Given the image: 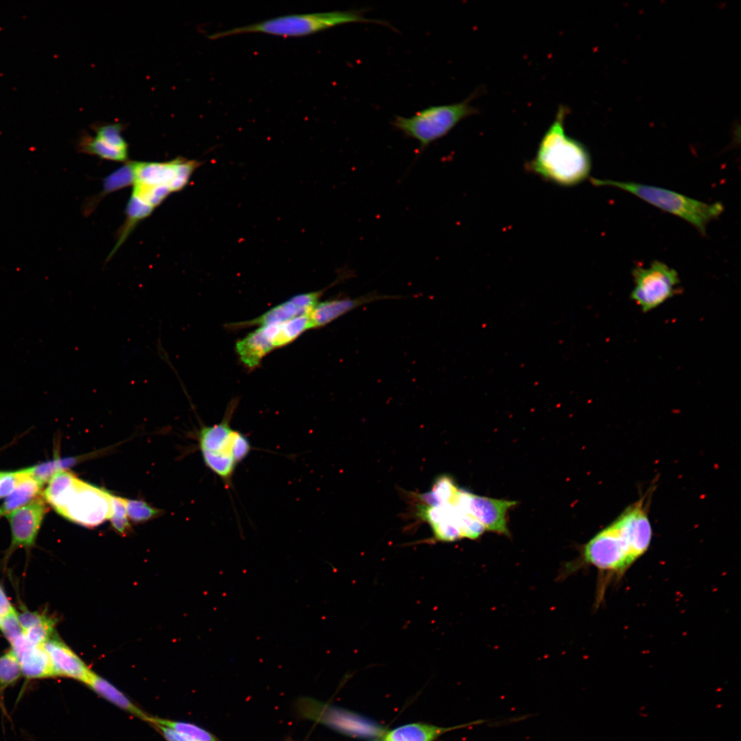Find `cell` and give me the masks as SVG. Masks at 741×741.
Instances as JSON below:
<instances>
[{
  "label": "cell",
  "mask_w": 741,
  "mask_h": 741,
  "mask_svg": "<svg viewBox=\"0 0 741 741\" xmlns=\"http://www.w3.org/2000/svg\"><path fill=\"white\" fill-rule=\"evenodd\" d=\"M649 501L646 493L596 534L583 545L578 560L566 566L565 574L592 566L607 578H620L650 547L652 530Z\"/></svg>",
  "instance_id": "cell-1"
},
{
  "label": "cell",
  "mask_w": 741,
  "mask_h": 741,
  "mask_svg": "<svg viewBox=\"0 0 741 741\" xmlns=\"http://www.w3.org/2000/svg\"><path fill=\"white\" fill-rule=\"evenodd\" d=\"M569 109L559 106L553 122L542 137L535 156L526 165L544 180L565 187L576 185L589 176L591 161L587 148L565 132Z\"/></svg>",
  "instance_id": "cell-2"
},
{
  "label": "cell",
  "mask_w": 741,
  "mask_h": 741,
  "mask_svg": "<svg viewBox=\"0 0 741 741\" xmlns=\"http://www.w3.org/2000/svg\"><path fill=\"white\" fill-rule=\"evenodd\" d=\"M113 494L84 482L67 470L55 474L43 492V498L67 519L93 528L109 519Z\"/></svg>",
  "instance_id": "cell-3"
},
{
  "label": "cell",
  "mask_w": 741,
  "mask_h": 741,
  "mask_svg": "<svg viewBox=\"0 0 741 741\" xmlns=\"http://www.w3.org/2000/svg\"><path fill=\"white\" fill-rule=\"evenodd\" d=\"M236 404L231 403L222 420L198 432L199 447L205 465L224 484L232 485L236 469L252 449L248 436L231 426Z\"/></svg>",
  "instance_id": "cell-4"
},
{
  "label": "cell",
  "mask_w": 741,
  "mask_h": 741,
  "mask_svg": "<svg viewBox=\"0 0 741 741\" xmlns=\"http://www.w3.org/2000/svg\"><path fill=\"white\" fill-rule=\"evenodd\" d=\"M596 186L611 187L628 192L644 202L692 225L705 235L707 226L723 212L720 202L707 203L676 191L649 185L609 179L591 178Z\"/></svg>",
  "instance_id": "cell-5"
},
{
  "label": "cell",
  "mask_w": 741,
  "mask_h": 741,
  "mask_svg": "<svg viewBox=\"0 0 741 741\" xmlns=\"http://www.w3.org/2000/svg\"><path fill=\"white\" fill-rule=\"evenodd\" d=\"M362 23L389 25L381 20L366 18L364 10H349L281 16L263 21L222 31L210 36L222 38L246 33H263L283 37L308 36L338 25Z\"/></svg>",
  "instance_id": "cell-6"
},
{
  "label": "cell",
  "mask_w": 741,
  "mask_h": 741,
  "mask_svg": "<svg viewBox=\"0 0 741 741\" xmlns=\"http://www.w3.org/2000/svg\"><path fill=\"white\" fill-rule=\"evenodd\" d=\"M478 94V91L474 92L460 102L427 107L411 117L396 116L392 126L405 137L417 141L423 150L447 135L462 120L478 113L471 104Z\"/></svg>",
  "instance_id": "cell-7"
},
{
  "label": "cell",
  "mask_w": 741,
  "mask_h": 741,
  "mask_svg": "<svg viewBox=\"0 0 741 741\" xmlns=\"http://www.w3.org/2000/svg\"><path fill=\"white\" fill-rule=\"evenodd\" d=\"M632 276L634 287L631 298L644 313L659 307L681 291L677 272L660 261H654L648 267H635Z\"/></svg>",
  "instance_id": "cell-8"
},
{
  "label": "cell",
  "mask_w": 741,
  "mask_h": 741,
  "mask_svg": "<svg viewBox=\"0 0 741 741\" xmlns=\"http://www.w3.org/2000/svg\"><path fill=\"white\" fill-rule=\"evenodd\" d=\"M452 504L474 517L486 530L509 535L507 513L516 502L477 495L458 489Z\"/></svg>",
  "instance_id": "cell-9"
},
{
  "label": "cell",
  "mask_w": 741,
  "mask_h": 741,
  "mask_svg": "<svg viewBox=\"0 0 741 741\" xmlns=\"http://www.w3.org/2000/svg\"><path fill=\"white\" fill-rule=\"evenodd\" d=\"M47 511L45 500L43 497H38L5 515L10 526L12 545L24 548L32 546Z\"/></svg>",
  "instance_id": "cell-10"
},
{
  "label": "cell",
  "mask_w": 741,
  "mask_h": 741,
  "mask_svg": "<svg viewBox=\"0 0 741 741\" xmlns=\"http://www.w3.org/2000/svg\"><path fill=\"white\" fill-rule=\"evenodd\" d=\"M43 646L50 657L55 676H64L87 683L93 672L64 643L52 637Z\"/></svg>",
  "instance_id": "cell-11"
},
{
  "label": "cell",
  "mask_w": 741,
  "mask_h": 741,
  "mask_svg": "<svg viewBox=\"0 0 741 741\" xmlns=\"http://www.w3.org/2000/svg\"><path fill=\"white\" fill-rule=\"evenodd\" d=\"M11 645L25 677L38 679L55 676L50 657L43 646L32 644L24 635Z\"/></svg>",
  "instance_id": "cell-12"
},
{
  "label": "cell",
  "mask_w": 741,
  "mask_h": 741,
  "mask_svg": "<svg viewBox=\"0 0 741 741\" xmlns=\"http://www.w3.org/2000/svg\"><path fill=\"white\" fill-rule=\"evenodd\" d=\"M391 298L396 297L371 293L357 298L346 297L318 302L308 314L311 329L323 327L368 303Z\"/></svg>",
  "instance_id": "cell-13"
},
{
  "label": "cell",
  "mask_w": 741,
  "mask_h": 741,
  "mask_svg": "<svg viewBox=\"0 0 741 741\" xmlns=\"http://www.w3.org/2000/svg\"><path fill=\"white\" fill-rule=\"evenodd\" d=\"M279 325L261 326L236 343L235 349L241 361L248 368L259 365L262 358L274 347V339Z\"/></svg>",
  "instance_id": "cell-14"
},
{
  "label": "cell",
  "mask_w": 741,
  "mask_h": 741,
  "mask_svg": "<svg viewBox=\"0 0 741 741\" xmlns=\"http://www.w3.org/2000/svg\"><path fill=\"white\" fill-rule=\"evenodd\" d=\"M309 311L310 309L303 296L298 294L272 307L258 318L232 325L240 328L255 325L261 327L279 325L295 317L308 314Z\"/></svg>",
  "instance_id": "cell-15"
},
{
  "label": "cell",
  "mask_w": 741,
  "mask_h": 741,
  "mask_svg": "<svg viewBox=\"0 0 741 741\" xmlns=\"http://www.w3.org/2000/svg\"><path fill=\"white\" fill-rule=\"evenodd\" d=\"M487 721V720L479 719L448 728L419 723L408 724L389 731L384 740L385 741H434L441 734L451 730L481 725Z\"/></svg>",
  "instance_id": "cell-16"
},
{
  "label": "cell",
  "mask_w": 741,
  "mask_h": 741,
  "mask_svg": "<svg viewBox=\"0 0 741 741\" xmlns=\"http://www.w3.org/2000/svg\"><path fill=\"white\" fill-rule=\"evenodd\" d=\"M176 173V158L163 163L134 161V183L165 185L170 189Z\"/></svg>",
  "instance_id": "cell-17"
},
{
  "label": "cell",
  "mask_w": 741,
  "mask_h": 741,
  "mask_svg": "<svg viewBox=\"0 0 741 741\" xmlns=\"http://www.w3.org/2000/svg\"><path fill=\"white\" fill-rule=\"evenodd\" d=\"M134 180V161H128L104 179L103 187L100 193L89 198L84 203V214L90 215L106 196L133 185Z\"/></svg>",
  "instance_id": "cell-18"
},
{
  "label": "cell",
  "mask_w": 741,
  "mask_h": 741,
  "mask_svg": "<svg viewBox=\"0 0 741 741\" xmlns=\"http://www.w3.org/2000/svg\"><path fill=\"white\" fill-rule=\"evenodd\" d=\"M430 525L434 537L440 541L451 542L461 539L457 512L451 503L439 505L433 511Z\"/></svg>",
  "instance_id": "cell-19"
},
{
  "label": "cell",
  "mask_w": 741,
  "mask_h": 741,
  "mask_svg": "<svg viewBox=\"0 0 741 741\" xmlns=\"http://www.w3.org/2000/svg\"><path fill=\"white\" fill-rule=\"evenodd\" d=\"M154 209L153 207L137 196L131 194L126 208V220L117 232L116 244L110 252L107 260L112 258L136 225L151 215Z\"/></svg>",
  "instance_id": "cell-20"
},
{
  "label": "cell",
  "mask_w": 741,
  "mask_h": 741,
  "mask_svg": "<svg viewBox=\"0 0 741 741\" xmlns=\"http://www.w3.org/2000/svg\"><path fill=\"white\" fill-rule=\"evenodd\" d=\"M86 685L102 697L132 714L145 720L150 717L117 687L95 673L92 672Z\"/></svg>",
  "instance_id": "cell-21"
},
{
  "label": "cell",
  "mask_w": 741,
  "mask_h": 741,
  "mask_svg": "<svg viewBox=\"0 0 741 741\" xmlns=\"http://www.w3.org/2000/svg\"><path fill=\"white\" fill-rule=\"evenodd\" d=\"M23 469L25 471L24 477L14 490L5 497L1 507L5 515L27 504L38 497L41 492L43 485L34 479L25 469Z\"/></svg>",
  "instance_id": "cell-22"
},
{
  "label": "cell",
  "mask_w": 741,
  "mask_h": 741,
  "mask_svg": "<svg viewBox=\"0 0 741 741\" xmlns=\"http://www.w3.org/2000/svg\"><path fill=\"white\" fill-rule=\"evenodd\" d=\"M78 149L80 152L97 156L102 159L117 162L128 161V150L113 148L86 132L82 133L80 137Z\"/></svg>",
  "instance_id": "cell-23"
},
{
  "label": "cell",
  "mask_w": 741,
  "mask_h": 741,
  "mask_svg": "<svg viewBox=\"0 0 741 741\" xmlns=\"http://www.w3.org/2000/svg\"><path fill=\"white\" fill-rule=\"evenodd\" d=\"M458 490V488L451 478L443 475L436 479L430 491L423 493L419 497L425 505L434 506L451 503Z\"/></svg>",
  "instance_id": "cell-24"
},
{
  "label": "cell",
  "mask_w": 741,
  "mask_h": 741,
  "mask_svg": "<svg viewBox=\"0 0 741 741\" xmlns=\"http://www.w3.org/2000/svg\"><path fill=\"white\" fill-rule=\"evenodd\" d=\"M81 460L82 459H80V457L56 458L29 468H25V469L34 479L42 485H44V484L48 483L55 474L60 471L67 470Z\"/></svg>",
  "instance_id": "cell-25"
},
{
  "label": "cell",
  "mask_w": 741,
  "mask_h": 741,
  "mask_svg": "<svg viewBox=\"0 0 741 741\" xmlns=\"http://www.w3.org/2000/svg\"><path fill=\"white\" fill-rule=\"evenodd\" d=\"M311 329L308 315H303L288 320L279 325L274 339V347L285 346L294 340L305 330Z\"/></svg>",
  "instance_id": "cell-26"
},
{
  "label": "cell",
  "mask_w": 741,
  "mask_h": 741,
  "mask_svg": "<svg viewBox=\"0 0 741 741\" xmlns=\"http://www.w3.org/2000/svg\"><path fill=\"white\" fill-rule=\"evenodd\" d=\"M147 721L155 725H161L173 729L192 741H215V738L209 732L190 723L168 720L150 716Z\"/></svg>",
  "instance_id": "cell-27"
},
{
  "label": "cell",
  "mask_w": 741,
  "mask_h": 741,
  "mask_svg": "<svg viewBox=\"0 0 741 741\" xmlns=\"http://www.w3.org/2000/svg\"><path fill=\"white\" fill-rule=\"evenodd\" d=\"M92 129L96 137L107 145L123 150H128V145L121 136L124 126L121 124H104L94 125Z\"/></svg>",
  "instance_id": "cell-28"
},
{
  "label": "cell",
  "mask_w": 741,
  "mask_h": 741,
  "mask_svg": "<svg viewBox=\"0 0 741 741\" xmlns=\"http://www.w3.org/2000/svg\"><path fill=\"white\" fill-rule=\"evenodd\" d=\"M171 193L170 189L165 185L134 183L132 194L155 208L161 204Z\"/></svg>",
  "instance_id": "cell-29"
},
{
  "label": "cell",
  "mask_w": 741,
  "mask_h": 741,
  "mask_svg": "<svg viewBox=\"0 0 741 741\" xmlns=\"http://www.w3.org/2000/svg\"><path fill=\"white\" fill-rule=\"evenodd\" d=\"M202 164V162L197 160L177 157L176 178L170 186L172 193L180 191L185 187L193 172Z\"/></svg>",
  "instance_id": "cell-30"
},
{
  "label": "cell",
  "mask_w": 741,
  "mask_h": 741,
  "mask_svg": "<svg viewBox=\"0 0 741 741\" xmlns=\"http://www.w3.org/2000/svg\"><path fill=\"white\" fill-rule=\"evenodd\" d=\"M21 674L19 661L12 650L0 657V687L14 683Z\"/></svg>",
  "instance_id": "cell-31"
},
{
  "label": "cell",
  "mask_w": 741,
  "mask_h": 741,
  "mask_svg": "<svg viewBox=\"0 0 741 741\" xmlns=\"http://www.w3.org/2000/svg\"><path fill=\"white\" fill-rule=\"evenodd\" d=\"M126 513L129 519L135 523L148 521L160 514V510L144 501L124 498Z\"/></svg>",
  "instance_id": "cell-32"
},
{
  "label": "cell",
  "mask_w": 741,
  "mask_h": 741,
  "mask_svg": "<svg viewBox=\"0 0 741 741\" xmlns=\"http://www.w3.org/2000/svg\"><path fill=\"white\" fill-rule=\"evenodd\" d=\"M55 622L45 616L40 622L23 631L24 637L32 644L43 646L53 637Z\"/></svg>",
  "instance_id": "cell-33"
},
{
  "label": "cell",
  "mask_w": 741,
  "mask_h": 741,
  "mask_svg": "<svg viewBox=\"0 0 741 741\" xmlns=\"http://www.w3.org/2000/svg\"><path fill=\"white\" fill-rule=\"evenodd\" d=\"M111 506L112 513L109 519L112 526L116 532L122 535H126L131 530V524L123 497L113 495Z\"/></svg>",
  "instance_id": "cell-34"
},
{
  "label": "cell",
  "mask_w": 741,
  "mask_h": 741,
  "mask_svg": "<svg viewBox=\"0 0 741 741\" xmlns=\"http://www.w3.org/2000/svg\"><path fill=\"white\" fill-rule=\"evenodd\" d=\"M454 507L457 512L458 522L462 538L475 539L480 537L486 530L484 526L467 512L456 506Z\"/></svg>",
  "instance_id": "cell-35"
},
{
  "label": "cell",
  "mask_w": 741,
  "mask_h": 741,
  "mask_svg": "<svg viewBox=\"0 0 741 741\" xmlns=\"http://www.w3.org/2000/svg\"><path fill=\"white\" fill-rule=\"evenodd\" d=\"M0 628L10 644L23 635V630L14 609L1 616Z\"/></svg>",
  "instance_id": "cell-36"
},
{
  "label": "cell",
  "mask_w": 741,
  "mask_h": 741,
  "mask_svg": "<svg viewBox=\"0 0 741 741\" xmlns=\"http://www.w3.org/2000/svg\"><path fill=\"white\" fill-rule=\"evenodd\" d=\"M25 475L24 469L1 471L0 474V499L8 496Z\"/></svg>",
  "instance_id": "cell-37"
},
{
  "label": "cell",
  "mask_w": 741,
  "mask_h": 741,
  "mask_svg": "<svg viewBox=\"0 0 741 741\" xmlns=\"http://www.w3.org/2000/svg\"><path fill=\"white\" fill-rule=\"evenodd\" d=\"M17 613L19 620L23 628V631L38 623L46 616L44 614L39 613L38 612H31L26 610L23 611L21 613Z\"/></svg>",
  "instance_id": "cell-38"
},
{
  "label": "cell",
  "mask_w": 741,
  "mask_h": 741,
  "mask_svg": "<svg viewBox=\"0 0 741 741\" xmlns=\"http://www.w3.org/2000/svg\"><path fill=\"white\" fill-rule=\"evenodd\" d=\"M167 741H192L187 737L169 727L156 725Z\"/></svg>",
  "instance_id": "cell-39"
},
{
  "label": "cell",
  "mask_w": 741,
  "mask_h": 741,
  "mask_svg": "<svg viewBox=\"0 0 741 741\" xmlns=\"http://www.w3.org/2000/svg\"><path fill=\"white\" fill-rule=\"evenodd\" d=\"M13 609L14 608L0 586V615L3 616L5 615Z\"/></svg>",
  "instance_id": "cell-40"
},
{
  "label": "cell",
  "mask_w": 741,
  "mask_h": 741,
  "mask_svg": "<svg viewBox=\"0 0 741 741\" xmlns=\"http://www.w3.org/2000/svg\"><path fill=\"white\" fill-rule=\"evenodd\" d=\"M2 515H3V513L2 510H1V508H0V517Z\"/></svg>",
  "instance_id": "cell-41"
},
{
  "label": "cell",
  "mask_w": 741,
  "mask_h": 741,
  "mask_svg": "<svg viewBox=\"0 0 741 741\" xmlns=\"http://www.w3.org/2000/svg\"><path fill=\"white\" fill-rule=\"evenodd\" d=\"M1 616L0 615V623H1Z\"/></svg>",
  "instance_id": "cell-42"
},
{
  "label": "cell",
  "mask_w": 741,
  "mask_h": 741,
  "mask_svg": "<svg viewBox=\"0 0 741 741\" xmlns=\"http://www.w3.org/2000/svg\"><path fill=\"white\" fill-rule=\"evenodd\" d=\"M1 471H0V474H1Z\"/></svg>",
  "instance_id": "cell-43"
}]
</instances>
